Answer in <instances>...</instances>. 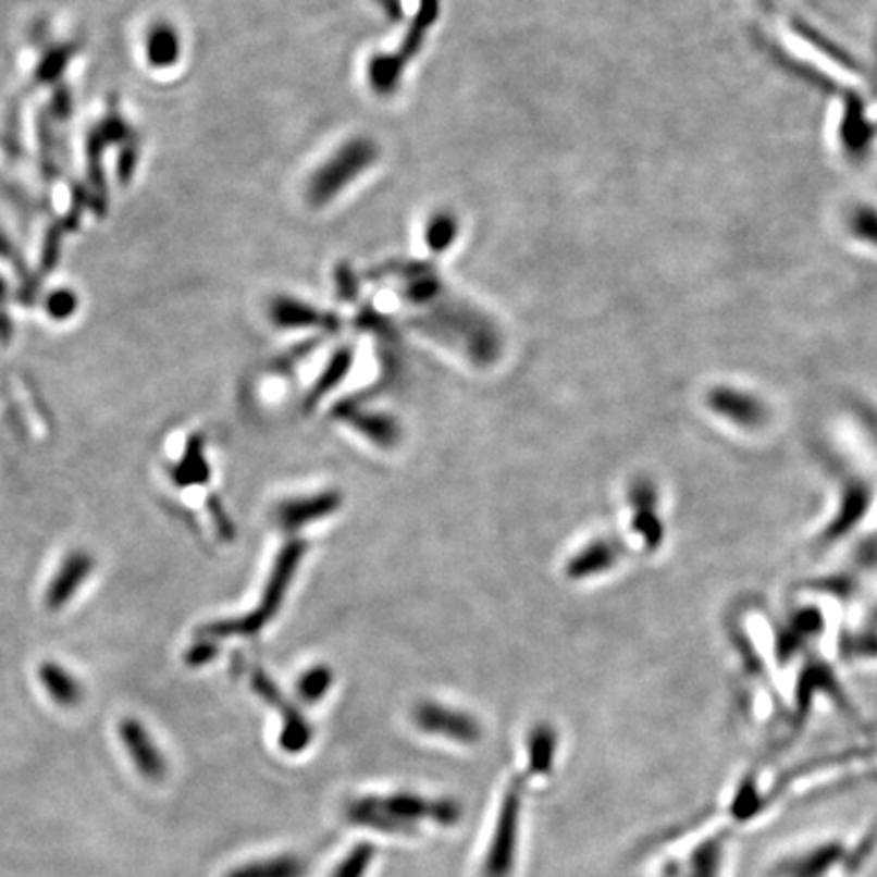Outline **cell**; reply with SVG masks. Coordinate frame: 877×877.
Masks as SVG:
<instances>
[{"instance_id":"7c38bea8","label":"cell","mask_w":877,"mask_h":877,"mask_svg":"<svg viewBox=\"0 0 877 877\" xmlns=\"http://www.w3.org/2000/svg\"><path fill=\"white\" fill-rule=\"evenodd\" d=\"M39 679L49 696L61 707H74L82 701L79 682L58 663H44L39 668Z\"/></svg>"},{"instance_id":"8992f818","label":"cell","mask_w":877,"mask_h":877,"mask_svg":"<svg viewBox=\"0 0 877 877\" xmlns=\"http://www.w3.org/2000/svg\"><path fill=\"white\" fill-rule=\"evenodd\" d=\"M121 740L133 757L137 770L149 780H161L165 776L166 762L152 741L147 727L137 719H124L121 724Z\"/></svg>"},{"instance_id":"9a60e30c","label":"cell","mask_w":877,"mask_h":877,"mask_svg":"<svg viewBox=\"0 0 877 877\" xmlns=\"http://www.w3.org/2000/svg\"><path fill=\"white\" fill-rule=\"evenodd\" d=\"M271 318L274 323H279L281 328H309L325 321L328 323V316H321L313 307L302 305V302L295 301V299H287L281 297L271 305Z\"/></svg>"},{"instance_id":"ffe728a7","label":"cell","mask_w":877,"mask_h":877,"mask_svg":"<svg viewBox=\"0 0 877 877\" xmlns=\"http://www.w3.org/2000/svg\"><path fill=\"white\" fill-rule=\"evenodd\" d=\"M457 218L454 213H437L427 227V243L433 252H443L457 238Z\"/></svg>"},{"instance_id":"d4e9b609","label":"cell","mask_w":877,"mask_h":877,"mask_svg":"<svg viewBox=\"0 0 877 877\" xmlns=\"http://www.w3.org/2000/svg\"><path fill=\"white\" fill-rule=\"evenodd\" d=\"M215 654H218V649L213 646L212 642H201V644L192 646L185 658H187L189 665L199 666L203 665V663H208V660H212Z\"/></svg>"},{"instance_id":"44dd1931","label":"cell","mask_w":877,"mask_h":877,"mask_svg":"<svg viewBox=\"0 0 877 877\" xmlns=\"http://www.w3.org/2000/svg\"><path fill=\"white\" fill-rule=\"evenodd\" d=\"M77 302H79V299H77V295L74 291H70V288H55V291L49 293V297H47V316L55 319V321L70 319L77 311Z\"/></svg>"},{"instance_id":"8fae6325","label":"cell","mask_w":877,"mask_h":877,"mask_svg":"<svg viewBox=\"0 0 877 877\" xmlns=\"http://www.w3.org/2000/svg\"><path fill=\"white\" fill-rule=\"evenodd\" d=\"M171 478L177 485L206 484L210 480V466L203 457V439L192 435L177 466L171 469Z\"/></svg>"},{"instance_id":"ba28073f","label":"cell","mask_w":877,"mask_h":877,"mask_svg":"<svg viewBox=\"0 0 877 877\" xmlns=\"http://www.w3.org/2000/svg\"><path fill=\"white\" fill-rule=\"evenodd\" d=\"M346 815L354 825L368 827L372 831L386 832V835H415L417 825L393 817L376 796H363L348 804Z\"/></svg>"},{"instance_id":"cb8c5ba5","label":"cell","mask_w":877,"mask_h":877,"mask_svg":"<svg viewBox=\"0 0 877 877\" xmlns=\"http://www.w3.org/2000/svg\"><path fill=\"white\" fill-rule=\"evenodd\" d=\"M464 817V808L455 799H437L433 808V823L441 827H454Z\"/></svg>"},{"instance_id":"ac0fdd59","label":"cell","mask_w":877,"mask_h":877,"mask_svg":"<svg viewBox=\"0 0 877 877\" xmlns=\"http://www.w3.org/2000/svg\"><path fill=\"white\" fill-rule=\"evenodd\" d=\"M721 869V843L717 839L705 841L693 851L687 877H717Z\"/></svg>"},{"instance_id":"5bb4252c","label":"cell","mask_w":877,"mask_h":877,"mask_svg":"<svg viewBox=\"0 0 877 877\" xmlns=\"http://www.w3.org/2000/svg\"><path fill=\"white\" fill-rule=\"evenodd\" d=\"M557 756V733L548 726H536L529 740V771L532 776H546L553 770Z\"/></svg>"},{"instance_id":"5b68a950","label":"cell","mask_w":877,"mask_h":877,"mask_svg":"<svg viewBox=\"0 0 877 877\" xmlns=\"http://www.w3.org/2000/svg\"><path fill=\"white\" fill-rule=\"evenodd\" d=\"M415 721L424 733L443 736V738L461 741V743H475L482 738V727L471 715L431 705V703L421 705L415 712Z\"/></svg>"},{"instance_id":"4fadbf2b","label":"cell","mask_w":877,"mask_h":877,"mask_svg":"<svg viewBox=\"0 0 877 877\" xmlns=\"http://www.w3.org/2000/svg\"><path fill=\"white\" fill-rule=\"evenodd\" d=\"M307 865L299 857L279 855L260 862L244 863L226 877H305Z\"/></svg>"},{"instance_id":"7402d4cb","label":"cell","mask_w":877,"mask_h":877,"mask_svg":"<svg viewBox=\"0 0 877 877\" xmlns=\"http://www.w3.org/2000/svg\"><path fill=\"white\" fill-rule=\"evenodd\" d=\"M759 806H762V802L757 796L754 782H743L736 799L731 802V813L738 820H750L759 811Z\"/></svg>"},{"instance_id":"277c9868","label":"cell","mask_w":877,"mask_h":877,"mask_svg":"<svg viewBox=\"0 0 877 877\" xmlns=\"http://www.w3.org/2000/svg\"><path fill=\"white\" fill-rule=\"evenodd\" d=\"M439 13V0H421L419 13L415 16L412 25H410V33L407 39L398 47V53L394 55H379L370 61L368 67V77L374 90L380 94H391L396 90L400 74L405 70V63H409L419 49L423 46L424 35L427 29L435 23Z\"/></svg>"},{"instance_id":"d6986e66","label":"cell","mask_w":877,"mask_h":877,"mask_svg":"<svg viewBox=\"0 0 877 877\" xmlns=\"http://www.w3.org/2000/svg\"><path fill=\"white\" fill-rule=\"evenodd\" d=\"M376 857V848L368 841L358 843L335 867L332 877H363Z\"/></svg>"},{"instance_id":"52a82bcc","label":"cell","mask_w":877,"mask_h":877,"mask_svg":"<svg viewBox=\"0 0 877 877\" xmlns=\"http://www.w3.org/2000/svg\"><path fill=\"white\" fill-rule=\"evenodd\" d=\"M94 569V559L86 551H74L70 553L58 569V573L51 579L46 593V605L49 609H61L63 605L70 604V600L76 595L77 590L84 585V581L90 577Z\"/></svg>"},{"instance_id":"3957f363","label":"cell","mask_w":877,"mask_h":877,"mask_svg":"<svg viewBox=\"0 0 877 877\" xmlns=\"http://www.w3.org/2000/svg\"><path fill=\"white\" fill-rule=\"evenodd\" d=\"M301 557V546L291 545L283 551L281 559L274 567L273 577L269 581V588L264 591L262 604L258 605L252 614H248L243 620L215 621L210 623L203 634L210 638H226V635H250L258 632L267 621L273 618L274 612L279 609L283 593L287 590L288 579L293 576L297 560Z\"/></svg>"},{"instance_id":"30bf717a","label":"cell","mask_w":877,"mask_h":877,"mask_svg":"<svg viewBox=\"0 0 877 877\" xmlns=\"http://www.w3.org/2000/svg\"><path fill=\"white\" fill-rule=\"evenodd\" d=\"M145 55L155 70L173 67L182 58V37L169 23L152 25L145 39Z\"/></svg>"},{"instance_id":"9c48e42d","label":"cell","mask_w":877,"mask_h":877,"mask_svg":"<svg viewBox=\"0 0 877 877\" xmlns=\"http://www.w3.org/2000/svg\"><path fill=\"white\" fill-rule=\"evenodd\" d=\"M841 843H823L815 849H808L799 857L790 860L780 867L782 877H823L831 872L843 857Z\"/></svg>"},{"instance_id":"2e32d148","label":"cell","mask_w":877,"mask_h":877,"mask_svg":"<svg viewBox=\"0 0 877 877\" xmlns=\"http://www.w3.org/2000/svg\"><path fill=\"white\" fill-rule=\"evenodd\" d=\"M382 806L393 815V817L400 818L417 825V820L421 818H433V808H435V801H427L419 794L412 792H396L386 799H380Z\"/></svg>"},{"instance_id":"7a4b0ae2","label":"cell","mask_w":877,"mask_h":877,"mask_svg":"<svg viewBox=\"0 0 877 877\" xmlns=\"http://www.w3.org/2000/svg\"><path fill=\"white\" fill-rule=\"evenodd\" d=\"M524 780L515 778L499 802L498 820L485 855L484 877H510L515 869L518 825L522 813Z\"/></svg>"},{"instance_id":"603a6c76","label":"cell","mask_w":877,"mask_h":877,"mask_svg":"<svg viewBox=\"0 0 877 877\" xmlns=\"http://www.w3.org/2000/svg\"><path fill=\"white\" fill-rule=\"evenodd\" d=\"M330 682H332V677H330L328 670H311V672H307V675L302 677L301 682H299V693H301L302 701H307V703L319 701L321 696L328 693Z\"/></svg>"},{"instance_id":"6da1fadb","label":"cell","mask_w":877,"mask_h":877,"mask_svg":"<svg viewBox=\"0 0 877 877\" xmlns=\"http://www.w3.org/2000/svg\"><path fill=\"white\" fill-rule=\"evenodd\" d=\"M376 157L379 149L372 140L368 138L349 140L344 149L335 152L332 159L311 177L307 189L309 201L313 206L330 203L333 197L354 182V177L362 175L363 171L376 161Z\"/></svg>"},{"instance_id":"e0dca14e","label":"cell","mask_w":877,"mask_h":877,"mask_svg":"<svg viewBox=\"0 0 877 877\" xmlns=\"http://www.w3.org/2000/svg\"><path fill=\"white\" fill-rule=\"evenodd\" d=\"M313 731L311 726L301 717V713L297 709H285V721H283V731H281V748L287 754H301L302 750L311 743Z\"/></svg>"}]
</instances>
